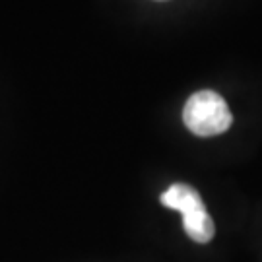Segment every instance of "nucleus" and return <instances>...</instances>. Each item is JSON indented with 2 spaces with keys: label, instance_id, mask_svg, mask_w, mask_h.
Listing matches in <instances>:
<instances>
[{
  "label": "nucleus",
  "instance_id": "2",
  "mask_svg": "<svg viewBox=\"0 0 262 262\" xmlns=\"http://www.w3.org/2000/svg\"><path fill=\"white\" fill-rule=\"evenodd\" d=\"M163 206L171 210H179L183 214V225L187 235L196 243H208L212 241L215 233L214 220L210 217L202 198L196 188L185 183H175L159 196Z\"/></svg>",
  "mask_w": 262,
  "mask_h": 262
},
{
  "label": "nucleus",
  "instance_id": "1",
  "mask_svg": "<svg viewBox=\"0 0 262 262\" xmlns=\"http://www.w3.org/2000/svg\"><path fill=\"white\" fill-rule=\"evenodd\" d=\"M183 121L192 134L206 138L227 130L233 117L222 95L212 90H202L188 97L183 109Z\"/></svg>",
  "mask_w": 262,
  "mask_h": 262
}]
</instances>
